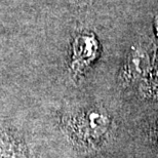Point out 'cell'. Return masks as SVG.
I'll use <instances>...</instances> for the list:
<instances>
[{"label": "cell", "instance_id": "6da1fadb", "mask_svg": "<svg viewBox=\"0 0 158 158\" xmlns=\"http://www.w3.org/2000/svg\"><path fill=\"white\" fill-rule=\"evenodd\" d=\"M99 55V42L93 33H80L72 43L71 71L74 76L80 75L91 65Z\"/></svg>", "mask_w": 158, "mask_h": 158}, {"label": "cell", "instance_id": "277c9868", "mask_svg": "<svg viewBox=\"0 0 158 158\" xmlns=\"http://www.w3.org/2000/svg\"><path fill=\"white\" fill-rule=\"evenodd\" d=\"M147 63V58L143 55V52H140L139 50H137L135 52H134L131 56L128 61V68L132 73H139V72L143 71V69L145 67V64Z\"/></svg>", "mask_w": 158, "mask_h": 158}, {"label": "cell", "instance_id": "3957f363", "mask_svg": "<svg viewBox=\"0 0 158 158\" xmlns=\"http://www.w3.org/2000/svg\"><path fill=\"white\" fill-rule=\"evenodd\" d=\"M0 158H29L23 142L6 129H0Z\"/></svg>", "mask_w": 158, "mask_h": 158}, {"label": "cell", "instance_id": "7a4b0ae2", "mask_svg": "<svg viewBox=\"0 0 158 158\" xmlns=\"http://www.w3.org/2000/svg\"><path fill=\"white\" fill-rule=\"evenodd\" d=\"M110 120L108 115L100 109H90L84 114L79 116L76 127L79 135L89 138H100L108 131Z\"/></svg>", "mask_w": 158, "mask_h": 158}, {"label": "cell", "instance_id": "5b68a950", "mask_svg": "<svg viewBox=\"0 0 158 158\" xmlns=\"http://www.w3.org/2000/svg\"><path fill=\"white\" fill-rule=\"evenodd\" d=\"M155 30H156V34L158 35V15L155 19Z\"/></svg>", "mask_w": 158, "mask_h": 158}]
</instances>
